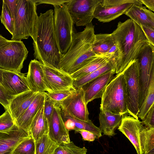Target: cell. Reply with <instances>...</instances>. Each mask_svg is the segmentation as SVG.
Masks as SVG:
<instances>
[{
  "mask_svg": "<svg viewBox=\"0 0 154 154\" xmlns=\"http://www.w3.org/2000/svg\"><path fill=\"white\" fill-rule=\"evenodd\" d=\"M32 39L35 59L44 65L60 69L62 56L55 35L53 10L38 16Z\"/></svg>",
  "mask_w": 154,
  "mask_h": 154,
  "instance_id": "obj_1",
  "label": "cell"
},
{
  "mask_svg": "<svg viewBox=\"0 0 154 154\" xmlns=\"http://www.w3.org/2000/svg\"><path fill=\"white\" fill-rule=\"evenodd\" d=\"M112 33L117 50L115 68L117 74L136 60L138 53L148 42L140 26L130 19L119 21Z\"/></svg>",
  "mask_w": 154,
  "mask_h": 154,
  "instance_id": "obj_2",
  "label": "cell"
},
{
  "mask_svg": "<svg viewBox=\"0 0 154 154\" xmlns=\"http://www.w3.org/2000/svg\"><path fill=\"white\" fill-rule=\"evenodd\" d=\"M94 28L91 22L83 31L73 33L71 45L61 58L60 70L70 75L97 56L92 47L95 37Z\"/></svg>",
  "mask_w": 154,
  "mask_h": 154,
  "instance_id": "obj_3",
  "label": "cell"
},
{
  "mask_svg": "<svg viewBox=\"0 0 154 154\" xmlns=\"http://www.w3.org/2000/svg\"><path fill=\"white\" fill-rule=\"evenodd\" d=\"M100 111L122 115L128 113L123 71L109 82L101 97Z\"/></svg>",
  "mask_w": 154,
  "mask_h": 154,
  "instance_id": "obj_4",
  "label": "cell"
},
{
  "mask_svg": "<svg viewBox=\"0 0 154 154\" xmlns=\"http://www.w3.org/2000/svg\"><path fill=\"white\" fill-rule=\"evenodd\" d=\"M37 5L35 0H18L11 40L21 41L30 36L33 38L38 16L36 12Z\"/></svg>",
  "mask_w": 154,
  "mask_h": 154,
  "instance_id": "obj_5",
  "label": "cell"
},
{
  "mask_svg": "<svg viewBox=\"0 0 154 154\" xmlns=\"http://www.w3.org/2000/svg\"><path fill=\"white\" fill-rule=\"evenodd\" d=\"M54 6L55 33L62 57L71 45L74 23L65 3Z\"/></svg>",
  "mask_w": 154,
  "mask_h": 154,
  "instance_id": "obj_6",
  "label": "cell"
},
{
  "mask_svg": "<svg viewBox=\"0 0 154 154\" xmlns=\"http://www.w3.org/2000/svg\"><path fill=\"white\" fill-rule=\"evenodd\" d=\"M28 53L22 41L9 40L0 47V69L21 72Z\"/></svg>",
  "mask_w": 154,
  "mask_h": 154,
  "instance_id": "obj_7",
  "label": "cell"
},
{
  "mask_svg": "<svg viewBox=\"0 0 154 154\" xmlns=\"http://www.w3.org/2000/svg\"><path fill=\"white\" fill-rule=\"evenodd\" d=\"M123 72L125 80L128 113L138 119L140 88L139 68L137 60L129 65Z\"/></svg>",
  "mask_w": 154,
  "mask_h": 154,
  "instance_id": "obj_8",
  "label": "cell"
},
{
  "mask_svg": "<svg viewBox=\"0 0 154 154\" xmlns=\"http://www.w3.org/2000/svg\"><path fill=\"white\" fill-rule=\"evenodd\" d=\"M139 72L140 107L146 94L152 75L154 74V46L148 42L137 54Z\"/></svg>",
  "mask_w": 154,
  "mask_h": 154,
  "instance_id": "obj_9",
  "label": "cell"
},
{
  "mask_svg": "<svg viewBox=\"0 0 154 154\" xmlns=\"http://www.w3.org/2000/svg\"><path fill=\"white\" fill-rule=\"evenodd\" d=\"M140 4V0H101L95 8L94 17L100 22H109L125 14L133 5Z\"/></svg>",
  "mask_w": 154,
  "mask_h": 154,
  "instance_id": "obj_10",
  "label": "cell"
},
{
  "mask_svg": "<svg viewBox=\"0 0 154 154\" xmlns=\"http://www.w3.org/2000/svg\"><path fill=\"white\" fill-rule=\"evenodd\" d=\"M101 0H69L65 4L74 23L88 25L94 18L95 8Z\"/></svg>",
  "mask_w": 154,
  "mask_h": 154,
  "instance_id": "obj_11",
  "label": "cell"
},
{
  "mask_svg": "<svg viewBox=\"0 0 154 154\" xmlns=\"http://www.w3.org/2000/svg\"><path fill=\"white\" fill-rule=\"evenodd\" d=\"M44 80L48 93L68 90L73 88L74 79L71 76L61 70L41 63Z\"/></svg>",
  "mask_w": 154,
  "mask_h": 154,
  "instance_id": "obj_12",
  "label": "cell"
},
{
  "mask_svg": "<svg viewBox=\"0 0 154 154\" xmlns=\"http://www.w3.org/2000/svg\"><path fill=\"white\" fill-rule=\"evenodd\" d=\"M57 105L65 113L74 118L88 122L89 113L82 88L76 89L75 92Z\"/></svg>",
  "mask_w": 154,
  "mask_h": 154,
  "instance_id": "obj_13",
  "label": "cell"
},
{
  "mask_svg": "<svg viewBox=\"0 0 154 154\" xmlns=\"http://www.w3.org/2000/svg\"><path fill=\"white\" fill-rule=\"evenodd\" d=\"M144 126L138 119L127 114L122 115L118 129L123 134L134 146L137 154H143L141 133Z\"/></svg>",
  "mask_w": 154,
  "mask_h": 154,
  "instance_id": "obj_14",
  "label": "cell"
},
{
  "mask_svg": "<svg viewBox=\"0 0 154 154\" xmlns=\"http://www.w3.org/2000/svg\"><path fill=\"white\" fill-rule=\"evenodd\" d=\"M115 69L108 71L83 85L86 103L101 98L107 85L114 77Z\"/></svg>",
  "mask_w": 154,
  "mask_h": 154,
  "instance_id": "obj_15",
  "label": "cell"
},
{
  "mask_svg": "<svg viewBox=\"0 0 154 154\" xmlns=\"http://www.w3.org/2000/svg\"><path fill=\"white\" fill-rule=\"evenodd\" d=\"M31 137L28 131L16 124L8 132H0V154H12L19 143Z\"/></svg>",
  "mask_w": 154,
  "mask_h": 154,
  "instance_id": "obj_16",
  "label": "cell"
},
{
  "mask_svg": "<svg viewBox=\"0 0 154 154\" xmlns=\"http://www.w3.org/2000/svg\"><path fill=\"white\" fill-rule=\"evenodd\" d=\"M69 131L62 118L61 108L55 104L49 122L48 134L57 144L68 143L70 142Z\"/></svg>",
  "mask_w": 154,
  "mask_h": 154,
  "instance_id": "obj_17",
  "label": "cell"
},
{
  "mask_svg": "<svg viewBox=\"0 0 154 154\" xmlns=\"http://www.w3.org/2000/svg\"><path fill=\"white\" fill-rule=\"evenodd\" d=\"M1 84L13 96L31 91L25 74L21 72L4 71Z\"/></svg>",
  "mask_w": 154,
  "mask_h": 154,
  "instance_id": "obj_18",
  "label": "cell"
},
{
  "mask_svg": "<svg viewBox=\"0 0 154 154\" xmlns=\"http://www.w3.org/2000/svg\"><path fill=\"white\" fill-rule=\"evenodd\" d=\"M41 63L35 59L31 60L29 65L26 76L31 91L35 93L46 91L44 80L43 70Z\"/></svg>",
  "mask_w": 154,
  "mask_h": 154,
  "instance_id": "obj_19",
  "label": "cell"
},
{
  "mask_svg": "<svg viewBox=\"0 0 154 154\" xmlns=\"http://www.w3.org/2000/svg\"><path fill=\"white\" fill-rule=\"evenodd\" d=\"M46 98V92L38 93L26 110L15 121V124L29 132L32 120L39 109L44 105Z\"/></svg>",
  "mask_w": 154,
  "mask_h": 154,
  "instance_id": "obj_20",
  "label": "cell"
},
{
  "mask_svg": "<svg viewBox=\"0 0 154 154\" xmlns=\"http://www.w3.org/2000/svg\"><path fill=\"white\" fill-rule=\"evenodd\" d=\"M38 93L28 91L14 96L11 100L9 111L15 121L26 110Z\"/></svg>",
  "mask_w": 154,
  "mask_h": 154,
  "instance_id": "obj_21",
  "label": "cell"
},
{
  "mask_svg": "<svg viewBox=\"0 0 154 154\" xmlns=\"http://www.w3.org/2000/svg\"><path fill=\"white\" fill-rule=\"evenodd\" d=\"M142 5H133L125 14L139 26H146L154 29V14Z\"/></svg>",
  "mask_w": 154,
  "mask_h": 154,
  "instance_id": "obj_22",
  "label": "cell"
},
{
  "mask_svg": "<svg viewBox=\"0 0 154 154\" xmlns=\"http://www.w3.org/2000/svg\"><path fill=\"white\" fill-rule=\"evenodd\" d=\"M29 132L35 141L42 136L48 134L49 122L44 113V105L39 109L34 118L29 128Z\"/></svg>",
  "mask_w": 154,
  "mask_h": 154,
  "instance_id": "obj_23",
  "label": "cell"
},
{
  "mask_svg": "<svg viewBox=\"0 0 154 154\" xmlns=\"http://www.w3.org/2000/svg\"><path fill=\"white\" fill-rule=\"evenodd\" d=\"M99 128L103 135L113 136L116 134L115 130L120 125L122 115L100 111L99 116Z\"/></svg>",
  "mask_w": 154,
  "mask_h": 154,
  "instance_id": "obj_24",
  "label": "cell"
},
{
  "mask_svg": "<svg viewBox=\"0 0 154 154\" xmlns=\"http://www.w3.org/2000/svg\"><path fill=\"white\" fill-rule=\"evenodd\" d=\"M115 45L112 33L98 34H95L92 47L93 52L97 56L113 57L116 58L108 54L109 51Z\"/></svg>",
  "mask_w": 154,
  "mask_h": 154,
  "instance_id": "obj_25",
  "label": "cell"
},
{
  "mask_svg": "<svg viewBox=\"0 0 154 154\" xmlns=\"http://www.w3.org/2000/svg\"><path fill=\"white\" fill-rule=\"evenodd\" d=\"M116 58L113 57H93L79 70L70 75L74 80L91 73L106 64L110 60Z\"/></svg>",
  "mask_w": 154,
  "mask_h": 154,
  "instance_id": "obj_26",
  "label": "cell"
},
{
  "mask_svg": "<svg viewBox=\"0 0 154 154\" xmlns=\"http://www.w3.org/2000/svg\"><path fill=\"white\" fill-rule=\"evenodd\" d=\"M116 63V59L115 58L112 59L103 66L83 77L74 80V87L75 89L81 88L85 84L104 73L115 69Z\"/></svg>",
  "mask_w": 154,
  "mask_h": 154,
  "instance_id": "obj_27",
  "label": "cell"
},
{
  "mask_svg": "<svg viewBox=\"0 0 154 154\" xmlns=\"http://www.w3.org/2000/svg\"><path fill=\"white\" fill-rule=\"evenodd\" d=\"M61 115L71 120L74 123L73 130H85L90 131L96 135L97 138L102 136V132L99 127L96 126L90 120L86 122L79 120L65 113L61 110Z\"/></svg>",
  "mask_w": 154,
  "mask_h": 154,
  "instance_id": "obj_28",
  "label": "cell"
},
{
  "mask_svg": "<svg viewBox=\"0 0 154 154\" xmlns=\"http://www.w3.org/2000/svg\"><path fill=\"white\" fill-rule=\"evenodd\" d=\"M154 105V74L151 77L146 94L140 107L138 117L143 120Z\"/></svg>",
  "mask_w": 154,
  "mask_h": 154,
  "instance_id": "obj_29",
  "label": "cell"
},
{
  "mask_svg": "<svg viewBox=\"0 0 154 154\" xmlns=\"http://www.w3.org/2000/svg\"><path fill=\"white\" fill-rule=\"evenodd\" d=\"M58 144L45 135L35 141V154H54Z\"/></svg>",
  "mask_w": 154,
  "mask_h": 154,
  "instance_id": "obj_30",
  "label": "cell"
},
{
  "mask_svg": "<svg viewBox=\"0 0 154 154\" xmlns=\"http://www.w3.org/2000/svg\"><path fill=\"white\" fill-rule=\"evenodd\" d=\"M141 139L144 153H154V128L144 126L141 132Z\"/></svg>",
  "mask_w": 154,
  "mask_h": 154,
  "instance_id": "obj_31",
  "label": "cell"
},
{
  "mask_svg": "<svg viewBox=\"0 0 154 154\" xmlns=\"http://www.w3.org/2000/svg\"><path fill=\"white\" fill-rule=\"evenodd\" d=\"M58 144L54 154H86L87 151L85 147L77 146L72 142Z\"/></svg>",
  "mask_w": 154,
  "mask_h": 154,
  "instance_id": "obj_32",
  "label": "cell"
},
{
  "mask_svg": "<svg viewBox=\"0 0 154 154\" xmlns=\"http://www.w3.org/2000/svg\"><path fill=\"white\" fill-rule=\"evenodd\" d=\"M35 141L31 137L22 141L16 147L12 154H35Z\"/></svg>",
  "mask_w": 154,
  "mask_h": 154,
  "instance_id": "obj_33",
  "label": "cell"
},
{
  "mask_svg": "<svg viewBox=\"0 0 154 154\" xmlns=\"http://www.w3.org/2000/svg\"><path fill=\"white\" fill-rule=\"evenodd\" d=\"M0 18L2 23L12 35L14 32L13 20L10 13L6 5L3 1Z\"/></svg>",
  "mask_w": 154,
  "mask_h": 154,
  "instance_id": "obj_34",
  "label": "cell"
},
{
  "mask_svg": "<svg viewBox=\"0 0 154 154\" xmlns=\"http://www.w3.org/2000/svg\"><path fill=\"white\" fill-rule=\"evenodd\" d=\"M76 89L74 87L70 89L57 92L48 93L46 92L47 97L57 104L69 96L74 93Z\"/></svg>",
  "mask_w": 154,
  "mask_h": 154,
  "instance_id": "obj_35",
  "label": "cell"
},
{
  "mask_svg": "<svg viewBox=\"0 0 154 154\" xmlns=\"http://www.w3.org/2000/svg\"><path fill=\"white\" fill-rule=\"evenodd\" d=\"M15 124V122L9 111L5 109V112L0 116V132H8Z\"/></svg>",
  "mask_w": 154,
  "mask_h": 154,
  "instance_id": "obj_36",
  "label": "cell"
},
{
  "mask_svg": "<svg viewBox=\"0 0 154 154\" xmlns=\"http://www.w3.org/2000/svg\"><path fill=\"white\" fill-rule=\"evenodd\" d=\"M14 97L11 95L0 84V103L5 109L9 110L10 102Z\"/></svg>",
  "mask_w": 154,
  "mask_h": 154,
  "instance_id": "obj_37",
  "label": "cell"
},
{
  "mask_svg": "<svg viewBox=\"0 0 154 154\" xmlns=\"http://www.w3.org/2000/svg\"><path fill=\"white\" fill-rule=\"evenodd\" d=\"M55 103L47 97L44 105V113L49 123L52 115Z\"/></svg>",
  "mask_w": 154,
  "mask_h": 154,
  "instance_id": "obj_38",
  "label": "cell"
},
{
  "mask_svg": "<svg viewBox=\"0 0 154 154\" xmlns=\"http://www.w3.org/2000/svg\"><path fill=\"white\" fill-rule=\"evenodd\" d=\"M143 125L147 128H154V105L150 110L141 122Z\"/></svg>",
  "mask_w": 154,
  "mask_h": 154,
  "instance_id": "obj_39",
  "label": "cell"
},
{
  "mask_svg": "<svg viewBox=\"0 0 154 154\" xmlns=\"http://www.w3.org/2000/svg\"><path fill=\"white\" fill-rule=\"evenodd\" d=\"M140 26L144 33L148 42L154 46V29L146 26L141 25Z\"/></svg>",
  "mask_w": 154,
  "mask_h": 154,
  "instance_id": "obj_40",
  "label": "cell"
},
{
  "mask_svg": "<svg viewBox=\"0 0 154 154\" xmlns=\"http://www.w3.org/2000/svg\"><path fill=\"white\" fill-rule=\"evenodd\" d=\"M11 16L13 22L17 8L18 0H3Z\"/></svg>",
  "mask_w": 154,
  "mask_h": 154,
  "instance_id": "obj_41",
  "label": "cell"
},
{
  "mask_svg": "<svg viewBox=\"0 0 154 154\" xmlns=\"http://www.w3.org/2000/svg\"><path fill=\"white\" fill-rule=\"evenodd\" d=\"M76 131L79 133L81 135L84 141L86 140L90 142L93 141L96 138H97L96 135L88 131L85 130H79Z\"/></svg>",
  "mask_w": 154,
  "mask_h": 154,
  "instance_id": "obj_42",
  "label": "cell"
},
{
  "mask_svg": "<svg viewBox=\"0 0 154 154\" xmlns=\"http://www.w3.org/2000/svg\"><path fill=\"white\" fill-rule=\"evenodd\" d=\"M69 0H35L38 5L41 4H47L52 5L54 6L65 4Z\"/></svg>",
  "mask_w": 154,
  "mask_h": 154,
  "instance_id": "obj_43",
  "label": "cell"
},
{
  "mask_svg": "<svg viewBox=\"0 0 154 154\" xmlns=\"http://www.w3.org/2000/svg\"><path fill=\"white\" fill-rule=\"evenodd\" d=\"M140 1L149 10L154 11V0H140Z\"/></svg>",
  "mask_w": 154,
  "mask_h": 154,
  "instance_id": "obj_44",
  "label": "cell"
},
{
  "mask_svg": "<svg viewBox=\"0 0 154 154\" xmlns=\"http://www.w3.org/2000/svg\"><path fill=\"white\" fill-rule=\"evenodd\" d=\"M8 40L0 34V47L9 41Z\"/></svg>",
  "mask_w": 154,
  "mask_h": 154,
  "instance_id": "obj_45",
  "label": "cell"
},
{
  "mask_svg": "<svg viewBox=\"0 0 154 154\" xmlns=\"http://www.w3.org/2000/svg\"><path fill=\"white\" fill-rule=\"evenodd\" d=\"M4 70L0 69V84H1L2 80L3 73Z\"/></svg>",
  "mask_w": 154,
  "mask_h": 154,
  "instance_id": "obj_46",
  "label": "cell"
}]
</instances>
